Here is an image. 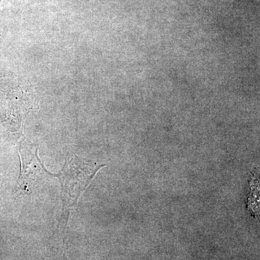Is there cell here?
<instances>
[{
  "label": "cell",
  "mask_w": 260,
  "mask_h": 260,
  "mask_svg": "<svg viewBox=\"0 0 260 260\" xmlns=\"http://www.w3.org/2000/svg\"><path fill=\"white\" fill-rule=\"evenodd\" d=\"M102 167L104 166L97 167L94 162L75 155L68 156L61 172L54 175L61 181L63 209H70L76 205L80 197Z\"/></svg>",
  "instance_id": "6da1fadb"
},
{
  "label": "cell",
  "mask_w": 260,
  "mask_h": 260,
  "mask_svg": "<svg viewBox=\"0 0 260 260\" xmlns=\"http://www.w3.org/2000/svg\"><path fill=\"white\" fill-rule=\"evenodd\" d=\"M2 0H0V3H1ZM0 37H2L1 34H0Z\"/></svg>",
  "instance_id": "7a4b0ae2"
}]
</instances>
